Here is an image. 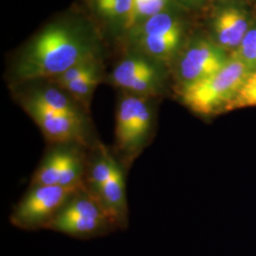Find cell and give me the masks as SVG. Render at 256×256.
Instances as JSON below:
<instances>
[{
	"label": "cell",
	"mask_w": 256,
	"mask_h": 256,
	"mask_svg": "<svg viewBox=\"0 0 256 256\" xmlns=\"http://www.w3.org/2000/svg\"><path fill=\"white\" fill-rule=\"evenodd\" d=\"M92 57L72 32L61 26L41 32L23 56L16 68L21 81L56 79L74 64Z\"/></svg>",
	"instance_id": "cell-1"
},
{
	"label": "cell",
	"mask_w": 256,
	"mask_h": 256,
	"mask_svg": "<svg viewBox=\"0 0 256 256\" xmlns=\"http://www.w3.org/2000/svg\"><path fill=\"white\" fill-rule=\"evenodd\" d=\"M180 39L178 37L144 36L142 44L148 54L156 57H164L174 52Z\"/></svg>",
	"instance_id": "cell-16"
},
{
	"label": "cell",
	"mask_w": 256,
	"mask_h": 256,
	"mask_svg": "<svg viewBox=\"0 0 256 256\" xmlns=\"http://www.w3.org/2000/svg\"><path fill=\"white\" fill-rule=\"evenodd\" d=\"M134 0H96L97 7L104 16L110 18H131Z\"/></svg>",
	"instance_id": "cell-17"
},
{
	"label": "cell",
	"mask_w": 256,
	"mask_h": 256,
	"mask_svg": "<svg viewBox=\"0 0 256 256\" xmlns=\"http://www.w3.org/2000/svg\"><path fill=\"white\" fill-rule=\"evenodd\" d=\"M24 106L48 140L57 144L82 142L84 140L82 118H75L56 112L32 96L26 99Z\"/></svg>",
	"instance_id": "cell-6"
},
{
	"label": "cell",
	"mask_w": 256,
	"mask_h": 256,
	"mask_svg": "<svg viewBox=\"0 0 256 256\" xmlns=\"http://www.w3.org/2000/svg\"><path fill=\"white\" fill-rule=\"evenodd\" d=\"M99 82L100 77L98 72L94 70L75 81L68 82L62 88L68 92L76 100L88 104L92 98V93Z\"/></svg>",
	"instance_id": "cell-14"
},
{
	"label": "cell",
	"mask_w": 256,
	"mask_h": 256,
	"mask_svg": "<svg viewBox=\"0 0 256 256\" xmlns=\"http://www.w3.org/2000/svg\"><path fill=\"white\" fill-rule=\"evenodd\" d=\"M82 188L36 185L28 192L10 216V222L22 229L46 228L75 194Z\"/></svg>",
	"instance_id": "cell-4"
},
{
	"label": "cell",
	"mask_w": 256,
	"mask_h": 256,
	"mask_svg": "<svg viewBox=\"0 0 256 256\" xmlns=\"http://www.w3.org/2000/svg\"><path fill=\"white\" fill-rule=\"evenodd\" d=\"M84 167L79 154L70 148H57L37 169L32 186L52 185L82 188Z\"/></svg>",
	"instance_id": "cell-5"
},
{
	"label": "cell",
	"mask_w": 256,
	"mask_h": 256,
	"mask_svg": "<svg viewBox=\"0 0 256 256\" xmlns=\"http://www.w3.org/2000/svg\"><path fill=\"white\" fill-rule=\"evenodd\" d=\"M214 30L223 46H239L247 34V19L239 10L227 8L218 16L214 21Z\"/></svg>",
	"instance_id": "cell-11"
},
{
	"label": "cell",
	"mask_w": 256,
	"mask_h": 256,
	"mask_svg": "<svg viewBox=\"0 0 256 256\" xmlns=\"http://www.w3.org/2000/svg\"><path fill=\"white\" fill-rule=\"evenodd\" d=\"M92 194L100 200L116 225L124 224L128 216L126 182L119 164L110 178Z\"/></svg>",
	"instance_id": "cell-9"
},
{
	"label": "cell",
	"mask_w": 256,
	"mask_h": 256,
	"mask_svg": "<svg viewBox=\"0 0 256 256\" xmlns=\"http://www.w3.org/2000/svg\"><path fill=\"white\" fill-rule=\"evenodd\" d=\"M229 60L220 48L212 44L204 41L196 44L184 55L180 63L182 86L218 72Z\"/></svg>",
	"instance_id": "cell-7"
},
{
	"label": "cell",
	"mask_w": 256,
	"mask_h": 256,
	"mask_svg": "<svg viewBox=\"0 0 256 256\" xmlns=\"http://www.w3.org/2000/svg\"><path fill=\"white\" fill-rule=\"evenodd\" d=\"M250 70L252 68L242 61L230 59L218 72L183 86L180 92L183 102L200 115H212L220 110H226Z\"/></svg>",
	"instance_id": "cell-2"
},
{
	"label": "cell",
	"mask_w": 256,
	"mask_h": 256,
	"mask_svg": "<svg viewBox=\"0 0 256 256\" xmlns=\"http://www.w3.org/2000/svg\"><path fill=\"white\" fill-rule=\"evenodd\" d=\"M242 61L252 70L256 68V28L248 32L234 57Z\"/></svg>",
	"instance_id": "cell-20"
},
{
	"label": "cell",
	"mask_w": 256,
	"mask_h": 256,
	"mask_svg": "<svg viewBox=\"0 0 256 256\" xmlns=\"http://www.w3.org/2000/svg\"><path fill=\"white\" fill-rule=\"evenodd\" d=\"M144 36L180 38L182 30L178 22L171 16L160 12L147 19L142 28V36Z\"/></svg>",
	"instance_id": "cell-13"
},
{
	"label": "cell",
	"mask_w": 256,
	"mask_h": 256,
	"mask_svg": "<svg viewBox=\"0 0 256 256\" xmlns=\"http://www.w3.org/2000/svg\"><path fill=\"white\" fill-rule=\"evenodd\" d=\"M166 0H134L133 10L128 24H133L136 19L140 18H149L162 12Z\"/></svg>",
	"instance_id": "cell-19"
},
{
	"label": "cell",
	"mask_w": 256,
	"mask_h": 256,
	"mask_svg": "<svg viewBox=\"0 0 256 256\" xmlns=\"http://www.w3.org/2000/svg\"><path fill=\"white\" fill-rule=\"evenodd\" d=\"M34 99L41 102L46 108L54 110L56 112L68 115L75 118H82L80 112L74 104L72 101L57 88H48L39 90L30 95Z\"/></svg>",
	"instance_id": "cell-12"
},
{
	"label": "cell",
	"mask_w": 256,
	"mask_h": 256,
	"mask_svg": "<svg viewBox=\"0 0 256 256\" xmlns=\"http://www.w3.org/2000/svg\"><path fill=\"white\" fill-rule=\"evenodd\" d=\"M112 81L119 88L140 96L155 92L158 75L149 62L140 58H129L114 68Z\"/></svg>",
	"instance_id": "cell-8"
},
{
	"label": "cell",
	"mask_w": 256,
	"mask_h": 256,
	"mask_svg": "<svg viewBox=\"0 0 256 256\" xmlns=\"http://www.w3.org/2000/svg\"><path fill=\"white\" fill-rule=\"evenodd\" d=\"M140 96L128 95L122 99L116 118L115 137L120 151L128 160H134V132Z\"/></svg>",
	"instance_id": "cell-10"
},
{
	"label": "cell",
	"mask_w": 256,
	"mask_h": 256,
	"mask_svg": "<svg viewBox=\"0 0 256 256\" xmlns=\"http://www.w3.org/2000/svg\"><path fill=\"white\" fill-rule=\"evenodd\" d=\"M256 106V68L252 70L242 82L238 93L226 110Z\"/></svg>",
	"instance_id": "cell-15"
},
{
	"label": "cell",
	"mask_w": 256,
	"mask_h": 256,
	"mask_svg": "<svg viewBox=\"0 0 256 256\" xmlns=\"http://www.w3.org/2000/svg\"><path fill=\"white\" fill-rule=\"evenodd\" d=\"M94 70H97V66L95 64L93 57H90L88 59H84L81 62L74 64V66L68 68L66 72L54 79V82L62 88L68 82L75 81L82 76H84L86 74L92 72Z\"/></svg>",
	"instance_id": "cell-18"
},
{
	"label": "cell",
	"mask_w": 256,
	"mask_h": 256,
	"mask_svg": "<svg viewBox=\"0 0 256 256\" xmlns=\"http://www.w3.org/2000/svg\"><path fill=\"white\" fill-rule=\"evenodd\" d=\"M82 191L74 194L46 228L72 236H90L116 225L100 200L92 192Z\"/></svg>",
	"instance_id": "cell-3"
}]
</instances>
